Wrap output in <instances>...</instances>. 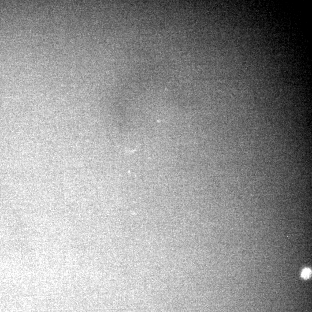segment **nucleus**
Segmentation results:
<instances>
[{"instance_id":"1","label":"nucleus","mask_w":312,"mask_h":312,"mask_svg":"<svg viewBox=\"0 0 312 312\" xmlns=\"http://www.w3.org/2000/svg\"><path fill=\"white\" fill-rule=\"evenodd\" d=\"M311 275V270L309 269L306 268L302 271V277L304 279H308L309 278Z\"/></svg>"}]
</instances>
